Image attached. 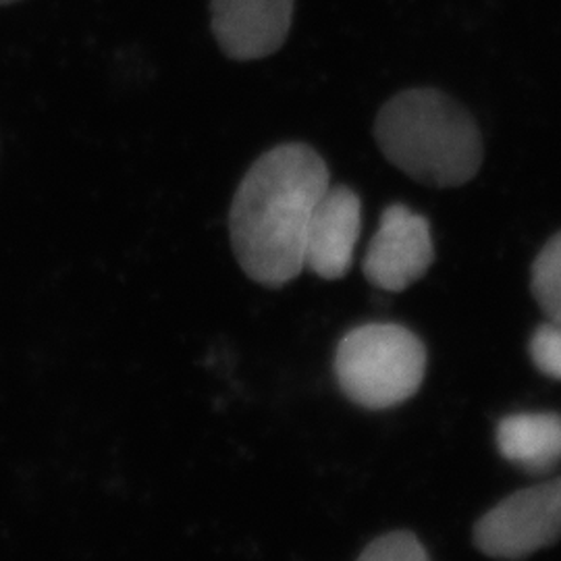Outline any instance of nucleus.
Returning <instances> with one entry per match:
<instances>
[{"label": "nucleus", "mask_w": 561, "mask_h": 561, "mask_svg": "<svg viewBox=\"0 0 561 561\" xmlns=\"http://www.w3.org/2000/svg\"><path fill=\"white\" fill-rule=\"evenodd\" d=\"M533 364L542 375L561 381V324L547 321L541 324L528 343Z\"/></svg>", "instance_id": "nucleus-11"}, {"label": "nucleus", "mask_w": 561, "mask_h": 561, "mask_svg": "<svg viewBox=\"0 0 561 561\" xmlns=\"http://www.w3.org/2000/svg\"><path fill=\"white\" fill-rule=\"evenodd\" d=\"M331 185L321 154L306 144H279L243 175L229 210V233L243 273L283 287L306 268V233Z\"/></svg>", "instance_id": "nucleus-1"}, {"label": "nucleus", "mask_w": 561, "mask_h": 561, "mask_svg": "<svg viewBox=\"0 0 561 561\" xmlns=\"http://www.w3.org/2000/svg\"><path fill=\"white\" fill-rule=\"evenodd\" d=\"M15 2H20V0H0V7H7V4H15Z\"/></svg>", "instance_id": "nucleus-12"}, {"label": "nucleus", "mask_w": 561, "mask_h": 561, "mask_svg": "<svg viewBox=\"0 0 561 561\" xmlns=\"http://www.w3.org/2000/svg\"><path fill=\"white\" fill-rule=\"evenodd\" d=\"M530 289L545 317L561 324V231L542 245L533 262Z\"/></svg>", "instance_id": "nucleus-9"}, {"label": "nucleus", "mask_w": 561, "mask_h": 561, "mask_svg": "<svg viewBox=\"0 0 561 561\" xmlns=\"http://www.w3.org/2000/svg\"><path fill=\"white\" fill-rule=\"evenodd\" d=\"M373 134L387 161L431 187H458L474 180L484 159L474 117L435 88H412L389 99Z\"/></svg>", "instance_id": "nucleus-2"}, {"label": "nucleus", "mask_w": 561, "mask_h": 561, "mask_svg": "<svg viewBox=\"0 0 561 561\" xmlns=\"http://www.w3.org/2000/svg\"><path fill=\"white\" fill-rule=\"evenodd\" d=\"M358 561H431V558L412 533L396 530L370 542Z\"/></svg>", "instance_id": "nucleus-10"}, {"label": "nucleus", "mask_w": 561, "mask_h": 561, "mask_svg": "<svg viewBox=\"0 0 561 561\" xmlns=\"http://www.w3.org/2000/svg\"><path fill=\"white\" fill-rule=\"evenodd\" d=\"M500 454L530 474H547L561 463V416L530 412L505 416L497 426Z\"/></svg>", "instance_id": "nucleus-8"}, {"label": "nucleus", "mask_w": 561, "mask_h": 561, "mask_svg": "<svg viewBox=\"0 0 561 561\" xmlns=\"http://www.w3.org/2000/svg\"><path fill=\"white\" fill-rule=\"evenodd\" d=\"M210 15L215 41L229 59H266L287 41L294 0H210Z\"/></svg>", "instance_id": "nucleus-6"}, {"label": "nucleus", "mask_w": 561, "mask_h": 561, "mask_svg": "<svg viewBox=\"0 0 561 561\" xmlns=\"http://www.w3.org/2000/svg\"><path fill=\"white\" fill-rule=\"evenodd\" d=\"M333 368L347 400L366 410H387L421 389L426 350L401 324L368 322L340 341Z\"/></svg>", "instance_id": "nucleus-3"}, {"label": "nucleus", "mask_w": 561, "mask_h": 561, "mask_svg": "<svg viewBox=\"0 0 561 561\" xmlns=\"http://www.w3.org/2000/svg\"><path fill=\"white\" fill-rule=\"evenodd\" d=\"M362 202L347 185H329L306 233V268L327 280L343 279L360 240Z\"/></svg>", "instance_id": "nucleus-7"}, {"label": "nucleus", "mask_w": 561, "mask_h": 561, "mask_svg": "<svg viewBox=\"0 0 561 561\" xmlns=\"http://www.w3.org/2000/svg\"><path fill=\"white\" fill-rule=\"evenodd\" d=\"M435 261L428 221L405 204H389L362 261L364 277L382 291H403Z\"/></svg>", "instance_id": "nucleus-5"}, {"label": "nucleus", "mask_w": 561, "mask_h": 561, "mask_svg": "<svg viewBox=\"0 0 561 561\" xmlns=\"http://www.w3.org/2000/svg\"><path fill=\"white\" fill-rule=\"evenodd\" d=\"M477 549L495 560L518 561L561 539V477L522 489L477 522Z\"/></svg>", "instance_id": "nucleus-4"}]
</instances>
